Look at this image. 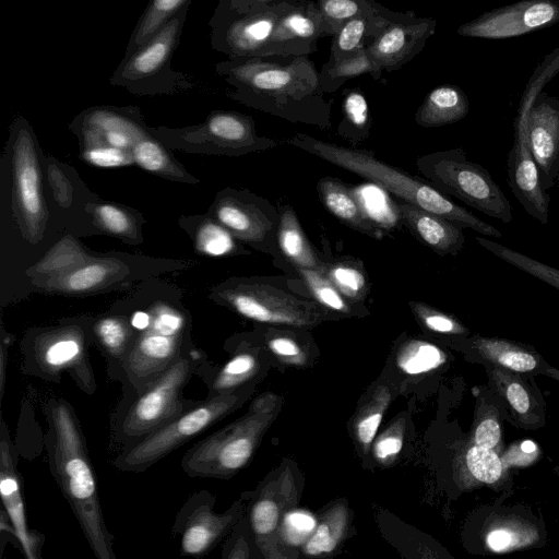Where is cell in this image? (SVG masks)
<instances>
[{"mask_svg": "<svg viewBox=\"0 0 559 559\" xmlns=\"http://www.w3.org/2000/svg\"><path fill=\"white\" fill-rule=\"evenodd\" d=\"M228 59L215 71L234 87L228 96L248 107L290 122L326 129L331 104L324 98L319 72L305 56Z\"/></svg>", "mask_w": 559, "mask_h": 559, "instance_id": "6da1fadb", "label": "cell"}, {"mask_svg": "<svg viewBox=\"0 0 559 559\" xmlns=\"http://www.w3.org/2000/svg\"><path fill=\"white\" fill-rule=\"evenodd\" d=\"M43 409L47 421L44 442L50 472L94 556L116 559L114 535L102 511L97 480L80 420L64 399H49Z\"/></svg>", "mask_w": 559, "mask_h": 559, "instance_id": "7a4b0ae2", "label": "cell"}, {"mask_svg": "<svg viewBox=\"0 0 559 559\" xmlns=\"http://www.w3.org/2000/svg\"><path fill=\"white\" fill-rule=\"evenodd\" d=\"M284 142L356 174L380 186L397 200L440 215L462 228L492 238L502 237L499 229L454 203L425 179L378 159L373 152L324 142L305 133H297Z\"/></svg>", "mask_w": 559, "mask_h": 559, "instance_id": "3957f363", "label": "cell"}, {"mask_svg": "<svg viewBox=\"0 0 559 559\" xmlns=\"http://www.w3.org/2000/svg\"><path fill=\"white\" fill-rule=\"evenodd\" d=\"M135 337L123 365V394L143 391L194 348L191 320L175 300L152 299L128 313Z\"/></svg>", "mask_w": 559, "mask_h": 559, "instance_id": "277c9868", "label": "cell"}, {"mask_svg": "<svg viewBox=\"0 0 559 559\" xmlns=\"http://www.w3.org/2000/svg\"><path fill=\"white\" fill-rule=\"evenodd\" d=\"M199 348L179 359L143 391L123 394L111 421V442L121 449L132 445L198 401L183 396V389L206 361Z\"/></svg>", "mask_w": 559, "mask_h": 559, "instance_id": "5b68a950", "label": "cell"}, {"mask_svg": "<svg viewBox=\"0 0 559 559\" xmlns=\"http://www.w3.org/2000/svg\"><path fill=\"white\" fill-rule=\"evenodd\" d=\"M295 276H233L211 288L210 298L260 323L313 326L324 311L306 294L295 290Z\"/></svg>", "mask_w": 559, "mask_h": 559, "instance_id": "8992f818", "label": "cell"}, {"mask_svg": "<svg viewBox=\"0 0 559 559\" xmlns=\"http://www.w3.org/2000/svg\"><path fill=\"white\" fill-rule=\"evenodd\" d=\"M91 344V319L31 329L20 344L21 370L51 383H60L67 374L81 391L93 394L97 383L90 359Z\"/></svg>", "mask_w": 559, "mask_h": 559, "instance_id": "52a82bcc", "label": "cell"}, {"mask_svg": "<svg viewBox=\"0 0 559 559\" xmlns=\"http://www.w3.org/2000/svg\"><path fill=\"white\" fill-rule=\"evenodd\" d=\"M415 165L425 180L440 192L504 224L512 222L511 204L506 194L485 167L467 159L463 148L421 155Z\"/></svg>", "mask_w": 559, "mask_h": 559, "instance_id": "ba28073f", "label": "cell"}, {"mask_svg": "<svg viewBox=\"0 0 559 559\" xmlns=\"http://www.w3.org/2000/svg\"><path fill=\"white\" fill-rule=\"evenodd\" d=\"M188 10L179 12L150 40L126 52L109 83L142 96L174 94L190 87L188 76L171 68Z\"/></svg>", "mask_w": 559, "mask_h": 559, "instance_id": "9c48e42d", "label": "cell"}, {"mask_svg": "<svg viewBox=\"0 0 559 559\" xmlns=\"http://www.w3.org/2000/svg\"><path fill=\"white\" fill-rule=\"evenodd\" d=\"M241 399L222 394L198 401L132 445L121 449L112 461L121 472L142 473L186 442L198 437L231 412Z\"/></svg>", "mask_w": 559, "mask_h": 559, "instance_id": "30bf717a", "label": "cell"}, {"mask_svg": "<svg viewBox=\"0 0 559 559\" xmlns=\"http://www.w3.org/2000/svg\"><path fill=\"white\" fill-rule=\"evenodd\" d=\"M296 1L236 7L227 0H218L209 22L212 48L229 59L266 57L282 16Z\"/></svg>", "mask_w": 559, "mask_h": 559, "instance_id": "8fae6325", "label": "cell"}, {"mask_svg": "<svg viewBox=\"0 0 559 559\" xmlns=\"http://www.w3.org/2000/svg\"><path fill=\"white\" fill-rule=\"evenodd\" d=\"M171 146L206 154L240 156L278 145L276 140L259 135L250 116L236 111L214 110L204 122L183 129L150 128Z\"/></svg>", "mask_w": 559, "mask_h": 559, "instance_id": "7c38bea8", "label": "cell"}, {"mask_svg": "<svg viewBox=\"0 0 559 559\" xmlns=\"http://www.w3.org/2000/svg\"><path fill=\"white\" fill-rule=\"evenodd\" d=\"M12 203L24 238L37 242L46 230L48 211L41 189L36 139L29 123L16 117L11 127Z\"/></svg>", "mask_w": 559, "mask_h": 559, "instance_id": "4fadbf2b", "label": "cell"}, {"mask_svg": "<svg viewBox=\"0 0 559 559\" xmlns=\"http://www.w3.org/2000/svg\"><path fill=\"white\" fill-rule=\"evenodd\" d=\"M207 214L243 245L278 260L277 205L247 189L228 187L216 194Z\"/></svg>", "mask_w": 559, "mask_h": 559, "instance_id": "5bb4252c", "label": "cell"}, {"mask_svg": "<svg viewBox=\"0 0 559 559\" xmlns=\"http://www.w3.org/2000/svg\"><path fill=\"white\" fill-rule=\"evenodd\" d=\"M249 421L228 426L192 445L181 459L183 472L195 478H226L240 469L253 451Z\"/></svg>", "mask_w": 559, "mask_h": 559, "instance_id": "9a60e30c", "label": "cell"}, {"mask_svg": "<svg viewBox=\"0 0 559 559\" xmlns=\"http://www.w3.org/2000/svg\"><path fill=\"white\" fill-rule=\"evenodd\" d=\"M215 497L203 489L192 493L178 511L173 534L179 540L185 557H203L223 539L239 516L233 507L223 514L214 512Z\"/></svg>", "mask_w": 559, "mask_h": 559, "instance_id": "2e32d148", "label": "cell"}, {"mask_svg": "<svg viewBox=\"0 0 559 559\" xmlns=\"http://www.w3.org/2000/svg\"><path fill=\"white\" fill-rule=\"evenodd\" d=\"M559 23V0H520L484 12L462 24L457 34L463 37L508 39Z\"/></svg>", "mask_w": 559, "mask_h": 559, "instance_id": "e0dca14e", "label": "cell"}, {"mask_svg": "<svg viewBox=\"0 0 559 559\" xmlns=\"http://www.w3.org/2000/svg\"><path fill=\"white\" fill-rule=\"evenodd\" d=\"M82 147L109 145L131 151L138 141L151 134L135 106H94L81 111L70 123Z\"/></svg>", "mask_w": 559, "mask_h": 559, "instance_id": "ac0fdd59", "label": "cell"}, {"mask_svg": "<svg viewBox=\"0 0 559 559\" xmlns=\"http://www.w3.org/2000/svg\"><path fill=\"white\" fill-rule=\"evenodd\" d=\"M436 26L435 19L397 13L372 41L366 45L367 53L381 70H399L424 49Z\"/></svg>", "mask_w": 559, "mask_h": 559, "instance_id": "d6986e66", "label": "cell"}, {"mask_svg": "<svg viewBox=\"0 0 559 559\" xmlns=\"http://www.w3.org/2000/svg\"><path fill=\"white\" fill-rule=\"evenodd\" d=\"M130 258H92L87 263L61 275L34 280L44 290L62 295H88L129 284L141 276Z\"/></svg>", "mask_w": 559, "mask_h": 559, "instance_id": "ffe728a7", "label": "cell"}, {"mask_svg": "<svg viewBox=\"0 0 559 559\" xmlns=\"http://www.w3.org/2000/svg\"><path fill=\"white\" fill-rule=\"evenodd\" d=\"M525 130L542 183L546 190L552 189L559 176V98L538 94L528 110Z\"/></svg>", "mask_w": 559, "mask_h": 559, "instance_id": "44dd1931", "label": "cell"}, {"mask_svg": "<svg viewBox=\"0 0 559 559\" xmlns=\"http://www.w3.org/2000/svg\"><path fill=\"white\" fill-rule=\"evenodd\" d=\"M0 492L3 509L25 558L38 559L43 535L31 531L27 526L15 451L3 418H1L0 432Z\"/></svg>", "mask_w": 559, "mask_h": 559, "instance_id": "7402d4cb", "label": "cell"}, {"mask_svg": "<svg viewBox=\"0 0 559 559\" xmlns=\"http://www.w3.org/2000/svg\"><path fill=\"white\" fill-rule=\"evenodd\" d=\"M331 35L317 2L297 0L282 16L266 57L305 56L317 50L320 38Z\"/></svg>", "mask_w": 559, "mask_h": 559, "instance_id": "603a6c76", "label": "cell"}, {"mask_svg": "<svg viewBox=\"0 0 559 559\" xmlns=\"http://www.w3.org/2000/svg\"><path fill=\"white\" fill-rule=\"evenodd\" d=\"M508 183L524 211L542 224L549 222L550 198L542 183L527 136H514L507 160Z\"/></svg>", "mask_w": 559, "mask_h": 559, "instance_id": "cb8c5ba5", "label": "cell"}, {"mask_svg": "<svg viewBox=\"0 0 559 559\" xmlns=\"http://www.w3.org/2000/svg\"><path fill=\"white\" fill-rule=\"evenodd\" d=\"M395 202L402 224L435 253L440 257H455L462 251L465 245L464 228L404 201Z\"/></svg>", "mask_w": 559, "mask_h": 559, "instance_id": "d4e9b609", "label": "cell"}, {"mask_svg": "<svg viewBox=\"0 0 559 559\" xmlns=\"http://www.w3.org/2000/svg\"><path fill=\"white\" fill-rule=\"evenodd\" d=\"M91 334L106 360L108 376L122 383L123 365L135 337L128 313L110 312L91 320Z\"/></svg>", "mask_w": 559, "mask_h": 559, "instance_id": "484cf974", "label": "cell"}, {"mask_svg": "<svg viewBox=\"0 0 559 559\" xmlns=\"http://www.w3.org/2000/svg\"><path fill=\"white\" fill-rule=\"evenodd\" d=\"M277 209L280 258L274 264L286 274H289L293 269L321 271L322 253L307 238L293 206L280 200Z\"/></svg>", "mask_w": 559, "mask_h": 559, "instance_id": "4316f807", "label": "cell"}, {"mask_svg": "<svg viewBox=\"0 0 559 559\" xmlns=\"http://www.w3.org/2000/svg\"><path fill=\"white\" fill-rule=\"evenodd\" d=\"M488 378L510 415L520 426L536 429L543 425L542 406L519 373L490 365Z\"/></svg>", "mask_w": 559, "mask_h": 559, "instance_id": "83f0119b", "label": "cell"}, {"mask_svg": "<svg viewBox=\"0 0 559 559\" xmlns=\"http://www.w3.org/2000/svg\"><path fill=\"white\" fill-rule=\"evenodd\" d=\"M317 192L323 206L342 224L374 239L384 235L366 218L352 186L338 178L326 176L317 182Z\"/></svg>", "mask_w": 559, "mask_h": 559, "instance_id": "f1b7e54d", "label": "cell"}, {"mask_svg": "<svg viewBox=\"0 0 559 559\" xmlns=\"http://www.w3.org/2000/svg\"><path fill=\"white\" fill-rule=\"evenodd\" d=\"M179 225L189 234L198 252L222 258L250 254L224 225L209 214L181 217Z\"/></svg>", "mask_w": 559, "mask_h": 559, "instance_id": "f546056e", "label": "cell"}, {"mask_svg": "<svg viewBox=\"0 0 559 559\" xmlns=\"http://www.w3.org/2000/svg\"><path fill=\"white\" fill-rule=\"evenodd\" d=\"M469 111L464 91L452 84L431 90L415 114V121L423 128H437L457 122Z\"/></svg>", "mask_w": 559, "mask_h": 559, "instance_id": "4dcf8cb0", "label": "cell"}, {"mask_svg": "<svg viewBox=\"0 0 559 559\" xmlns=\"http://www.w3.org/2000/svg\"><path fill=\"white\" fill-rule=\"evenodd\" d=\"M474 347L490 365L515 373H543L548 365L532 348L509 340L477 336Z\"/></svg>", "mask_w": 559, "mask_h": 559, "instance_id": "1f68e13d", "label": "cell"}, {"mask_svg": "<svg viewBox=\"0 0 559 559\" xmlns=\"http://www.w3.org/2000/svg\"><path fill=\"white\" fill-rule=\"evenodd\" d=\"M321 253L323 274L347 299L362 304L371 288L364 262L355 257L333 255L329 251Z\"/></svg>", "mask_w": 559, "mask_h": 559, "instance_id": "d6a6232c", "label": "cell"}, {"mask_svg": "<svg viewBox=\"0 0 559 559\" xmlns=\"http://www.w3.org/2000/svg\"><path fill=\"white\" fill-rule=\"evenodd\" d=\"M397 13L383 9L372 15H359L347 21L334 35L330 58L344 60L366 47V38L376 37Z\"/></svg>", "mask_w": 559, "mask_h": 559, "instance_id": "836d02e7", "label": "cell"}, {"mask_svg": "<svg viewBox=\"0 0 559 559\" xmlns=\"http://www.w3.org/2000/svg\"><path fill=\"white\" fill-rule=\"evenodd\" d=\"M297 277L307 295L324 311L342 316L362 314L366 310L362 304L347 299L319 270L293 269L289 274Z\"/></svg>", "mask_w": 559, "mask_h": 559, "instance_id": "e575fe53", "label": "cell"}, {"mask_svg": "<svg viewBox=\"0 0 559 559\" xmlns=\"http://www.w3.org/2000/svg\"><path fill=\"white\" fill-rule=\"evenodd\" d=\"M131 154L134 164L148 173L170 180L195 182L194 178L177 163L152 132L136 142Z\"/></svg>", "mask_w": 559, "mask_h": 559, "instance_id": "d590c367", "label": "cell"}, {"mask_svg": "<svg viewBox=\"0 0 559 559\" xmlns=\"http://www.w3.org/2000/svg\"><path fill=\"white\" fill-rule=\"evenodd\" d=\"M191 2L192 0H150L131 33L126 52L150 40L179 12L189 9Z\"/></svg>", "mask_w": 559, "mask_h": 559, "instance_id": "8d00e7d4", "label": "cell"}, {"mask_svg": "<svg viewBox=\"0 0 559 559\" xmlns=\"http://www.w3.org/2000/svg\"><path fill=\"white\" fill-rule=\"evenodd\" d=\"M88 212L98 228L105 233L133 243L141 241L142 222L140 215L130 209L107 202H96L88 205Z\"/></svg>", "mask_w": 559, "mask_h": 559, "instance_id": "74e56055", "label": "cell"}, {"mask_svg": "<svg viewBox=\"0 0 559 559\" xmlns=\"http://www.w3.org/2000/svg\"><path fill=\"white\" fill-rule=\"evenodd\" d=\"M539 538L532 524L516 519H500L490 524L485 534V544L493 552H507L526 548Z\"/></svg>", "mask_w": 559, "mask_h": 559, "instance_id": "f35d334b", "label": "cell"}, {"mask_svg": "<svg viewBox=\"0 0 559 559\" xmlns=\"http://www.w3.org/2000/svg\"><path fill=\"white\" fill-rule=\"evenodd\" d=\"M352 189L366 218L380 230L385 233L402 224L396 202L383 188L370 182Z\"/></svg>", "mask_w": 559, "mask_h": 559, "instance_id": "ab89813d", "label": "cell"}, {"mask_svg": "<svg viewBox=\"0 0 559 559\" xmlns=\"http://www.w3.org/2000/svg\"><path fill=\"white\" fill-rule=\"evenodd\" d=\"M381 71L368 56L365 47L355 56L344 60L329 58L319 72V79L323 92L333 93L347 80L361 74L367 73L374 80H380Z\"/></svg>", "mask_w": 559, "mask_h": 559, "instance_id": "60d3db41", "label": "cell"}, {"mask_svg": "<svg viewBox=\"0 0 559 559\" xmlns=\"http://www.w3.org/2000/svg\"><path fill=\"white\" fill-rule=\"evenodd\" d=\"M92 258L72 237L68 236L57 242L28 271V274L34 280L61 275L87 263Z\"/></svg>", "mask_w": 559, "mask_h": 559, "instance_id": "b9f144b4", "label": "cell"}, {"mask_svg": "<svg viewBox=\"0 0 559 559\" xmlns=\"http://www.w3.org/2000/svg\"><path fill=\"white\" fill-rule=\"evenodd\" d=\"M343 118L336 133L344 140L359 144L370 135L371 117L364 93L359 88L348 90L342 103Z\"/></svg>", "mask_w": 559, "mask_h": 559, "instance_id": "7bdbcfd3", "label": "cell"}, {"mask_svg": "<svg viewBox=\"0 0 559 559\" xmlns=\"http://www.w3.org/2000/svg\"><path fill=\"white\" fill-rule=\"evenodd\" d=\"M559 73V47L547 53L535 68L522 94L514 119V134L526 135V118L535 98L543 88Z\"/></svg>", "mask_w": 559, "mask_h": 559, "instance_id": "ee69618b", "label": "cell"}, {"mask_svg": "<svg viewBox=\"0 0 559 559\" xmlns=\"http://www.w3.org/2000/svg\"><path fill=\"white\" fill-rule=\"evenodd\" d=\"M476 241L502 261L559 290V269L540 262L493 240L476 237Z\"/></svg>", "mask_w": 559, "mask_h": 559, "instance_id": "f6af8a7d", "label": "cell"}, {"mask_svg": "<svg viewBox=\"0 0 559 559\" xmlns=\"http://www.w3.org/2000/svg\"><path fill=\"white\" fill-rule=\"evenodd\" d=\"M464 465L472 481L477 485H493L503 477V461L495 449L471 445L464 454Z\"/></svg>", "mask_w": 559, "mask_h": 559, "instance_id": "bcb514c9", "label": "cell"}, {"mask_svg": "<svg viewBox=\"0 0 559 559\" xmlns=\"http://www.w3.org/2000/svg\"><path fill=\"white\" fill-rule=\"evenodd\" d=\"M317 5L334 35L347 21L380 13L384 8L373 0H318Z\"/></svg>", "mask_w": 559, "mask_h": 559, "instance_id": "7dc6e473", "label": "cell"}, {"mask_svg": "<svg viewBox=\"0 0 559 559\" xmlns=\"http://www.w3.org/2000/svg\"><path fill=\"white\" fill-rule=\"evenodd\" d=\"M442 352L424 341H412L401 350L397 364L408 374L430 371L443 362Z\"/></svg>", "mask_w": 559, "mask_h": 559, "instance_id": "c3c4849f", "label": "cell"}, {"mask_svg": "<svg viewBox=\"0 0 559 559\" xmlns=\"http://www.w3.org/2000/svg\"><path fill=\"white\" fill-rule=\"evenodd\" d=\"M409 306L421 324L432 332L441 334L467 333L466 328L452 316L420 301H409Z\"/></svg>", "mask_w": 559, "mask_h": 559, "instance_id": "681fc988", "label": "cell"}, {"mask_svg": "<svg viewBox=\"0 0 559 559\" xmlns=\"http://www.w3.org/2000/svg\"><path fill=\"white\" fill-rule=\"evenodd\" d=\"M82 157L86 163L102 168H116L134 163L131 151L109 145L83 146Z\"/></svg>", "mask_w": 559, "mask_h": 559, "instance_id": "f907efd6", "label": "cell"}, {"mask_svg": "<svg viewBox=\"0 0 559 559\" xmlns=\"http://www.w3.org/2000/svg\"><path fill=\"white\" fill-rule=\"evenodd\" d=\"M343 531V520L324 522L313 533L306 544L305 551L309 555H319L333 550Z\"/></svg>", "mask_w": 559, "mask_h": 559, "instance_id": "816d5d0a", "label": "cell"}, {"mask_svg": "<svg viewBox=\"0 0 559 559\" xmlns=\"http://www.w3.org/2000/svg\"><path fill=\"white\" fill-rule=\"evenodd\" d=\"M501 439V428L497 412L492 408L485 411V414L477 421L474 433L473 443L495 449Z\"/></svg>", "mask_w": 559, "mask_h": 559, "instance_id": "f5cc1de1", "label": "cell"}, {"mask_svg": "<svg viewBox=\"0 0 559 559\" xmlns=\"http://www.w3.org/2000/svg\"><path fill=\"white\" fill-rule=\"evenodd\" d=\"M278 510L269 499L257 501L250 512V522L255 534L265 535L274 531L277 525Z\"/></svg>", "mask_w": 559, "mask_h": 559, "instance_id": "db71d44e", "label": "cell"}, {"mask_svg": "<svg viewBox=\"0 0 559 559\" xmlns=\"http://www.w3.org/2000/svg\"><path fill=\"white\" fill-rule=\"evenodd\" d=\"M285 532L292 543L298 544L314 528V519L305 512H292L285 518Z\"/></svg>", "mask_w": 559, "mask_h": 559, "instance_id": "11a10c76", "label": "cell"}, {"mask_svg": "<svg viewBox=\"0 0 559 559\" xmlns=\"http://www.w3.org/2000/svg\"><path fill=\"white\" fill-rule=\"evenodd\" d=\"M381 417L380 413H374L367 416L358 424L357 433L362 443L368 444L372 441L381 421Z\"/></svg>", "mask_w": 559, "mask_h": 559, "instance_id": "9f6ffc18", "label": "cell"}, {"mask_svg": "<svg viewBox=\"0 0 559 559\" xmlns=\"http://www.w3.org/2000/svg\"><path fill=\"white\" fill-rule=\"evenodd\" d=\"M270 348L281 356H296L300 353L299 346L287 336H276L269 341Z\"/></svg>", "mask_w": 559, "mask_h": 559, "instance_id": "6f0895ef", "label": "cell"}, {"mask_svg": "<svg viewBox=\"0 0 559 559\" xmlns=\"http://www.w3.org/2000/svg\"><path fill=\"white\" fill-rule=\"evenodd\" d=\"M12 340L10 334L5 333L2 328L1 332V347H0V394L1 399L4 394V385H5V370L9 361V346L11 345Z\"/></svg>", "mask_w": 559, "mask_h": 559, "instance_id": "680465c9", "label": "cell"}, {"mask_svg": "<svg viewBox=\"0 0 559 559\" xmlns=\"http://www.w3.org/2000/svg\"><path fill=\"white\" fill-rule=\"evenodd\" d=\"M402 448V440L396 437H388L382 439L376 445V454L380 459L393 455L400 452Z\"/></svg>", "mask_w": 559, "mask_h": 559, "instance_id": "91938a15", "label": "cell"}, {"mask_svg": "<svg viewBox=\"0 0 559 559\" xmlns=\"http://www.w3.org/2000/svg\"><path fill=\"white\" fill-rule=\"evenodd\" d=\"M231 5L247 7V5H274L288 0H227Z\"/></svg>", "mask_w": 559, "mask_h": 559, "instance_id": "94428289", "label": "cell"}, {"mask_svg": "<svg viewBox=\"0 0 559 559\" xmlns=\"http://www.w3.org/2000/svg\"><path fill=\"white\" fill-rule=\"evenodd\" d=\"M556 186L558 187V192H559V176H558V178H557Z\"/></svg>", "mask_w": 559, "mask_h": 559, "instance_id": "6125c7cd", "label": "cell"}]
</instances>
